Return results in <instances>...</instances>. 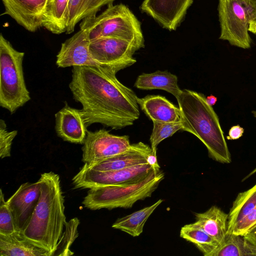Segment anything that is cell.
Instances as JSON below:
<instances>
[{
    "instance_id": "obj_8",
    "label": "cell",
    "mask_w": 256,
    "mask_h": 256,
    "mask_svg": "<svg viewBox=\"0 0 256 256\" xmlns=\"http://www.w3.org/2000/svg\"><path fill=\"white\" fill-rule=\"evenodd\" d=\"M154 169L148 164H141L118 170L99 172L84 164L72 178L76 188L95 187L134 182L146 178Z\"/></svg>"
},
{
    "instance_id": "obj_24",
    "label": "cell",
    "mask_w": 256,
    "mask_h": 256,
    "mask_svg": "<svg viewBox=\"0 0 256 256\" xmlns=\"http://www.w3.org/2000/svg\"><path fill=\"white\" fill-rule=\"evenodd\" d=\"M212 256H256V245L244 235L228 233Z\"/></svg>"
},
{
    "instance_id": "obj_19",
    "label": "cell",
    "mask_w": 256,
    "mask_h": 256,
    "mask_svg": "<svg viewBox=\"0 0 256 256\" xmlns=\"http://www.w3.org/2000/svg\"><path fill=\"white\" fill-rule=\"evenodd\" d=\"M196 222L192 224L201 228L220 244L228 233V214L216 206L206 211L195 213Z\"/></svg>"
},
{
    "instance_id": "obj_5",
    "label": "cell",
    "mask_w": 256,
    "mask_h": 256,
    "mask_svg": "<svg viewBox=\"0 0 256 256\" xmlns=\"http://www.w3.org/2000/svg\"><path fill=\"white\" fill-rule=\"evenodd\" d=\"M160 170H154L146 178L134 182L90 188L82 202L92 210L131 208L138 200L150 197L164 178Z\"/></svg>"
},
{
    "instance_id": "obj_35",
    "label": "cell",
    "mask_w": 256,
    "mask_h": 256,
    "mask_svg": "<svg viewBox=\"0 0 256 256\" xmlns=\"http://www.w3.org/2000/svg\"><path fill=\"white\" fill-rule=\"evenodd\" d=\"M248 30L254 34H256V20H251L250 21Z\"/></svg>"
},
{
    "instance_id": "obj_25",
    "label": "cell",
    "mask_w": 256,
    "mask_h": 256,
    "mask_svg": "<svg viewBox=\"0 0 256 256\" xmlns=\"http://www.w3.org/2000/svg\"><path fill=\"white\" fill-rule=\"evenodd\" d=\"M256 208V184L250 188L240 192L233 202L228 218V233L246 216Z\"/></svg>"
},
{
    "instance_id": "obj_12",
    "label": "cell",
    "mask_w": 256,
    "mask_h": 256,
    "mask_svg": "<svg viewBox=\"0 0 256 256\" xmlns=\"http://www.w3.org/2000/svg\"><path fill=\"white\" fill-rule=\"evenodd\" d=\"M40 194V184H22L6 200L11 212L16 231L23 232L28 226L38 203Z\"/></svg>"
},
{
    "instance_id": "obj_15",
    "label": "cell",
    "mask_w": 256,
    "mask_h": 256,
    "mask_svg": "<svg viewBox=\"0 0 256 256\" xmlns=\"http://www.w3.org/2000/svg\"><path fill=\"white\" fill-rule=\"evenodd\" d=\"M89 44L86 33L80 30L62 44L56 56L57 66L65 68L80 66H100L92 56Z\"/></svg>"
},
{
    "instance_id": "obj_36",
    "label": "cell",
    "mask_w": 256,
    "mask_h": 256,
    "mask_svg": "<svg viewBox=\"0 0 256 256\" xmlns=\"http://www.w3.org/2000/svg\"><path fill=\"white\" fill-rule=\"evenodd\" d=\"M206 100L207 104L212 106L216 104L217 101V98L213 95H210L206 98Z\"/></svg>"
},
{
    "instance_id": "obj_10",
    "label": "cell",
    "mask_w": 256,
    "mask_h": 256,
    "mask_svg": "<svg viewBox=\"0 0 256 256\" xmlns=\"http://www.w3.org/2000/svg\"><path fill=\"white\" fill-rule=\"evenodd\" d=\"M140 48L129 40L116 37L98 38L89 44L92 56L102 66H130L136 62L133 55Z\"/></svg>"
},
{
    "instance_id": "obj_37",
    "label": "cell",
    "mask_w": 256,
    "mask_h": 256,
    "mask_svg": "<svg viewBox=\"0 0 256 256\" xmlns=\"http://www.w3.org/2000/svg\"><path fill=\"white\" fill-rule=\"evenodd\" d=\"M255 173H256V167L251 172H250L249 174H248L246 176H245V178H244L242 180V182L246 180V179H248L250 176H252V175H253Z\"/></svg>"
},
{
    "instance_id": "obj_1",
    "label": "cell",
    "mask_w": 256,
    "mask_h": 256,
    "mask_svg": "<svg viewBox=\"0 0 256 256\" xmlns=\"http://www.w3.org/2000/svg\"><path fill=\"white\" fill-rule=\"evenodd\" d=\"M124 66H74L70 89L80 103L87 127L100 124L114 130L132 126L140 112L138 97L122 84L116 74Z\"/></svg>"
},
{
    "instance_id": "obj_17",
    "label": "cell",
    "mask_w": 256,
    "mask_h": 256,
    "mask_svg": "<svg viewBox=\"0 0 256 256\" xmlns=\"http://www.w3.org/2000/svg\"><path fill=\"white\" fill-rule=\"evenodd\" d=\"M138 102L142 110L152 121L168 122L182 121L180 108L164 96L148 95L144 98H138Z\"/></svg>"
},
{
    "instance_id": "obj_29",
    "label": "cell",
    "mask_w": 256,
    "mask_h": 256,
    "mask_svg": "<svg viewBox=\"0 0 256 256\" xmlns=\"http://www.w3.org/2000/svg\"><path fill=\"white\" fill-rule=\"evenodd\" d=\"M16 231L13 218L2 190L0 196V234H8Z\"/></svg>"
},
{
    "instance_id": "obj_20",
    "label": "cell",
    "mask_w": 256,
    "mask_h": 256,
    "mask_svg": "<svg viewBox=\"0 0 256 256\" xmlns=\"http://www.w3.org/2000/svg\"><path fill=\"white\" fill-rule=\"evenodd\" d=\"M116 0H70L66 14V34L74 30L77 24L83 19L96 15L104 6L112 4Z\"/></svg>"
},
{
    "instance_id": "obj_27",
    "label": "cell",
    "mask_w": 256,
    "mask_h": 256,
    "mask_svg": "<svg viewBox=\"0 0 256 256\" xmlns=\"http://www.w3.org/2000/svg\"><path fill=\"white\" fill-rule=\"evenodd\" d=\"M80 223V220L77 218L66 222L62 235L52 256H70L74 254L70 248L78 236V228Z\"/></svg>"
},
{
    "instance_id": "obj_9",
    "label": "cell",
    "mask_w": 256,
    "mask_h": 256,
    "mask_svg": "<svg viewBox=\"0 0 256 256\" xmlns=\"http://www.w3.org/2000/svg\"><path fill=\"white\" fill-rule=\"evenodd\" d=\"M128 136H116L105 129L87 130L82 147V161L88 166L127 150L130 146Z\"/></svg>"
},
{
    "instance_id": "obj_3",
    "label": "cell",
    "mask_w": 256,
    "mask_h": 256,
    "mask_svg": "<svg viewBox=\"0 0 256 256\" xmlns=\"http://www.w3.org/2000/svg\"><path fill=\"white\" fill-rule=\"evenodd\" d=\"M177 101L182 130L196 136L206 148L210 158L222 164H230L231 155L218 117L204 94L184 90Z\"/></svg>"
},
{
    "instance_id": "obj_4",
    "label": "cell",
    "mask_w": 256,
    "mask_h": 256,
    "mask_svg": "<svg viewBox=\"0 0 256 256\" xmlns=\"http://www.w3.org/2000/svg\"><path fill=\"white\" fill-rule=\"evenodd\" d=\"M80 27L90 42L102 38L116 37L129 40L140 48L144 46L140 22L122 4H110L98 16L83 19Z\"/></svg>"
},
{
    "instance_id": "obj_16",
    "label": "cell",
    "mask_w": 256,
    "mask_h": 256,
    "mask_svg": "<svg viewBox=\"0 0 256 256\" xmlns=\"http://www.w3.org/2000/svg\"><path fill=\"white\" fill-rule=\"evenodd\" d=\"M86 126L81 110L64 106L55 114V130L64 140L83 144L87 134Z\"/></svg>"
},
{
    "instance_id": "obj_11",
    "label": "cell",
    "mask_w": 256,
    "mask_h": 256,
    "mask_svg": "<svg viewBox=\"0 0 256 256\" xmlns=\"http://www.w3.org/2000/svg\"><path fill=\"white\" fill-rule=\"evenodd\" d=\"M194 0H144L142 12L153 18L163 28L175 30L184 20Z\"/></svg>"
},
{
    "instance_id": "obj_32",
    "label": "cell",
    "mask_w": 256,
    "mask_h": 256,
    "mask_svg": "<svg viewBox=\"0 0 256 256\" xmlns=\"http://www.w3.org/2000/svg\"><path fill=\"white\" fill-rule=\"evenodd\" d=\"M244 132V129L238 124L231 127L228 131V136H226L229 140H235L240 138Z\"/></svg>"
},
{
    "instance_id": "obj_28",
    "label": "cell",
    "mask_w": 256,
    "mask_h": 256,
    "mask_svg": "<svg viewBox=\"0 0 256 256\" xmlns=\"http://www.w3.org/2000/svg\"><path fill=\"white\" fill-rule=\"evenodd\" d=\"M152 122L153 129L150 140L152 149L156 154L158 144L179 130H182V122H168L154 120Z\"/></svg>"
},
{
    "instance_id": "obj_18",
    "label": "cell",
    "mask_w": 256,
    "mask_h": 256,
    "mask_svg": "<svg viewBox=\"0 0 256 256\" xmlns=\"http://www.w3.org/2000/svg\"><path fill=\"white\" fill-rule=\"evenodd\" d=\"M0 256H50L44 248L28 238L23 232L0 234Z\"/></svg>"
},
{
    "instance_id": "obj_33",
    "label": "cell",
    "mask_w": 256,
    "mask_h": 256,
    "mask_svg": "<svg viewBox=\"0 0 256 256\" xmlns=\"http://www.w3.org/2000/svg\"><path fill=\"white\" fill-rule=\"evenodd\" d=\"M250 10L252 20H256V0H242Z\"/></svg>"
},
{
    "instance_id": "obj_22",
    "label": "cell",
    "mask_w": 256,
    "mask_h": 256,
    "mask_svg": "<svg viewBox=\"0 0 256 256\" xmlns=\"http://www.w3.org/2000/svg\"><path fill=\"white\" fill-rule=\"evenodd\" d=\"M162 201L160 199L151 206L118 218L112 224V228L120 230L133 237L139 236L142 232L144 225L148 218Z\"/></svg>"
},
{
    "instance_id": "obj_30",
    "label": "cell",
    "mask_w": 256,
    "mask_h": 256,
    "mask_svg": "<svg viewBox=\"0 0 256 256\" xmlns=\"http://www.w3.org/2000/svg\"><path fill=\"white\" fill-rule=\"evenodd\" d=\"M18 134V130L8 131L5 121L0 120V157L4 158L10 156L12 141Z\"/></svg>"
},
{
    "instance_id": "obj_34",
    "label": "cell",
    "mask_w": 256,
    "mask_h": 256,
    "mask_svg": "<svg viewBox=\"0 0 256 256\" xmlns=\"http://www.w3.org/2000/svg\"><path fill=\"white\" fill-rule=\"evenodd\" d=\"M244 236L246 238L256 245V226Z\"/></svg>"
},
{
    "instance_id": "obj_14",
    "label": "cell",
    "mask_w": 256,
    "mask_h": 256,
    "mask_svg": "<svg viewBox=\"0 0 256 256\" xmlns=\"http://www.w3.org/2000/svg\"><path fill=\"white\" fill-rule=\"evenodd\" d=\"M4 12L19 25L34 32L42 27V20L48 0H2Z\"/></svg>"
},
{
    "instance_id": "obj_38",
    "label": "cell",
    "mask_w": 256,
    "mask_h": 256,
    "mask_svg": "<svg viewBox=\"0 0 256 256\" xmlns=\"http://www.w3.org/2000/svg\"><path fill=\"white\" fill-rule=\"evenodd\" d=\"M253 115L255 118H256V110L252 112Z\"/></svg>"
},
{
    "instance_id": "obj_13",
    "label": "cell",
    "mask_w": 256,
    "mask_h": 256,
    "mask_svg": "<svg viewBox=\"0 0 256 256\" xmlns=\"http://www.w3.org/2000/svg\"><path fill=\"white\" fill-rule=\"evenodd\" d=\"M148 164L154 169L160 170L156 158L151 147L142 142L131 144L126 151L88 166L94 170L108 172L118 170L141 164Z\"/></svg>"
},
{
    "instance_id": "obj_21",
    "label": "cell",
    "mask_w": 256,
    "mask_h": 256,
    "mask_svg": "<svg viewBox=\"0 0 256 256\" xmlns=\"http://www.w3.org/2000/svg\"><path fill=\"white\" fill-rule=\"evenodd\" d=\"M134 86L142 90H163L172 94L176 100L182 92L178 84L177 76L168 71L143 73L138 76Z\"/></svg>"
},
{
    "instance_id": "obj_6",
    "label": "cell",
    "mask_w": 256,
    "mask_h": 256,
    "mask_svg": "<svg viewBox=\"0 0 256 256\" xmlns=\"http://www.w3.org/2000/svg\"><path fill=\"white\" fill-rule=\"evenodd\" d=\"M24 52L0 35V106L14 114L30 100L24 78Z\"/></svg>"
},
{
    "instance_id": "obj_26",
    "label": "cell",
    "mask_w": 256,
    "mask_h": 256,
    "mask_svg": "<svg viewBox=\"0 0 256 256\" xmlns=\"http://www.w3.org/2000/svg\"><path fill=\"white\" fill-rule=\"evenodd\" d=\"M180 236L194 244L204 256H212L220 244L201 228L192 224L181 228Z\"/></svg>"
},
{
    "instance_id": "obj_23",
    "label": "cell",
    "mask_w": 256,
    "mask_h": 256,
    "mask_svg": "<svg viewBox=\"0 0 256 256\" xmlns=\"http://www.w3.org/2000/svg\"><path fill=\"white\" fill-rule=\"evenodd\" d=\"M70 0H48L42 27L54 34L66 32V14Z\"/></svg>"
},
{
    "instance_id": "obj_31",
    "label": "cell",
    "mask_w": 256,
    "mask_h": 256,
    "mask_svg": "<svg viewBox=\"0 0 256 256\" xmlns=\"http://www.w3.org/2000/svg\"><path fill=\"white\" fill-rule=\"evenodd\" d=\"M256 226V208L238 222L228 233L244 235Z\"/></svg>"
},
{
    "instance_id": "obj_7",
    "label": "cell",
    "mask_w": 256,
    "mask_h": 256,
    "mask_svg": "<svg viewBox=\"0 0 256 256\" xmlns=\"http://www.w3.org/2000/svg\"><path fill=\"white\" fill-rule=\"evenodd\" d=\"M218 13L220 34L219 38L244 49L251 46L248 26L252 20L242 0H218Z\"/></svg>"
},
{
    "instance_id": "obj_2",
    "label": "cell",
    "mask_w": 256,
    "mask_h": 256,
    "mask_svg": "<svg viewBox=\"0 0 256 256\" xmlns=\"http://www.w3.org/2000/svg\"><path fill=\"white\" fill-rule=\"evenodd\" d=\"M38 180L40 198L23 233L52 256L66 222L64 197L58 174L52 172H44Z\"/></svg>"
}]
</instances>
